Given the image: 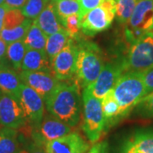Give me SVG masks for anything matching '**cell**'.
I'll return each instance as SVG.
<instances>
[{
    "label": "cell",
    "mask_w": 153,
    "mask_h": 153,
    "mask_svg": "<svg viewBox=\"0 0 153 153\" xmlns=\"http://www.w3.org/2000/svg\"><path fill=\"white\" fill-rule=\"evenodd\" d=\"M118 153H153V131L134 132L122 143Z\"/></svg>",
    "instance_id": "obj_15"
},
{
    "label": "cell",
    "mask_w": 153,
    "mask_h": 153,
    "mask_svg": "<svg viewBox=\"0 0 153 153\" xmlns=\"http://www.w3.org/2000/svg\"><path fill=\"white\" fill-rule=\"evenodd\" d=\"M77 47L75 75L77 84L86 88L95 81L105 64L101 52L96 44L83 42L77 44Z\"/></svg>",
    "instance_id": "obj_3"
},
{
    "label": "cell",
    "mask_w": 153,
    "mask_h": 153,
    "mask_svg": "<svg viewBox=\"0 0 153 153\" xmlns=\"http://www.w3.org/2000/svg\"><path fill=\"white\" fill-rule=\"evenodd\" d=\"M151 32H153V0H139L125 24V38L132 44Z\"/></svg>",
    "instance_id": "obj_6"
},
{
    "label": "cell",
    "mask_w": 153,
    "mask_h": 153,
    "mask_svg": "<svg viewBox=\"0 0 153 153\" xmlns=\"http://www.w3.org/2000/svg\"><path fill=\"white\" fill-rule=\"evenodd\" d=\"M116 16V1L105 0L82 18L81 29L87 36H94L111 27Z\"/></svg>",
    "instance_id": "obj_7"
},
{
    "label": "cell",
    "mask_w": 153,
    "mask_h": 153,
    "mask_svg": "<svg viewBox=\"0 0 153 153\" xmlns=\"http://www.w3.org/2000/svg\"><path fill=\"white\" fill-rule=\"evenodd\" d=\"M116 1V17L117 22L125 25L130 19L133 11L139 0H115Z\"/></svg>",
    "instance_id": "obj_26"
},
{
    "label": "cell",
    "mask_w": 153,
    "mask_h": 153,
    "mask_svg": "<svg viewBox=\"0 0 153 153\" xmlns=\"http://www.w3.org/2000/svg\"><path fill=\"white\" fill-rule=\"evenodd\" d=\"M7 10H8V9L4 4L0 6V32L4 28V19Z\"/></svg>",
    "instance_id": "obj_37"
},
{
    "label": "cell",
    "mask_w": 153,
    "mask_h": 153,
    "mask_svg": "<svg viewBox=\"0 0 153 153\" xmlns=\"http://www.w3.org/2000/svg\"><path fill=\"white\" fill-rule=\"evenodd\" d=\"M22 71H45L53 73L51 63L45 50L36 49L27 50L22 61Z\"/></svg>",
    "instance_id": "obj_16"
},
{
    "label": "cell",
    "mask_w": 153,
    "mask_h": 153,
    "mask_svg": "<svg viewBox=\"0 0 153 153\" xmlns=\"http://www.w3.org/2000/svg\"><path fill=\"white\" fill-rule=\"evenodd\" d=\"M112 94L123 118L146 95L143 74L133 71L123 73L112 88Z\"/></svg>",
    "instance_id": "obj_2"
},
{
    "label": "cell",
    "mask_w": 153,
    "mask_h": 153,
    "mask_svg": "<svg viewBox=\"0 0 153 153\" xmlns=\"http://www.w3.org/2000/svg\"><path fill=\"white\" fill-rule=\"evenodd\" d=\"M82 130L89 142H97L105 130V120L103 115L101 101L84 88L82 93Z\"/></svg>",
    "instance_id": "obj_4"
},
{
    "label": "cell",
    "mask_w": 153,
    "mask_h": 153,
    "mask_svg": "<svg viewBox=\"0 0 153 153\" xmlns=\"http://www.w3.org/2000/svg\"><path fill=\"white\" fill-rule=\"evenodd\" d=\"M100 101L105 120V128H109L123 119L120 107L113 96L112 89L106 94Z\"/></svg>",
    "instance_id": "obj_20"
},
{
    "label": "cell",
    "mask_w": 153,
    "mask_h": 153,
    "mask_svg": "<svg viewBox=\"0 0 153 153\" xmlns=\"http://www.w3.org/2000/svg\"><path fill=\"white\" fill-rule=\"evenodd\" d=\"M86 153H109L108 143L105 141L96 143Z\"/></svg>",
    "instance_id": "obj_34"
},
{
    "label": "cell",
    "mask_w": 153,
    "mask_h": 153,
    "mask_svg": "<svg viewBox=\"0 0 153 153\" xmlns=\"http://www.w3.org/2000/svg\"><path fill=\"white\" fill-rule=\"evenodd\" d=\"M49 114L67 125L75 127L81 113V98L77 83L60 82L45 100Z\"/></svg>",
    "instance_id": "obj_1"
},
{
    "label": "cell",
    "mask_w": 153,
    "mask_h": 153,
    "mask_svg": "<svg viewBox=\"0 0 153 153\" xmlns=\"http://www.w3.org/2000/svg\"><path fill=\"white\" fill-rule=\"evenodd\" d=\"M51 0H27L21 9L25 18L35 20L48 5Z\"/></svg>",
    "instance_id": "obj_27"
},
{
    "label": "cell",
    "mask_w": 153,
    "mask_h": 153,
    "mask_svg": "<svg viewBox=\"0 0 153 153\" xmlns=\"http://www.w3.org/2000/svg\"><path fill=\"white\" fill-rule=\"evenodd\" d=\"M27 0H4V5L5 6L8 10H15L19 9L21 10L24 4L27 3Z\"/></svg>",
    "instance_id": "obj_35"
},
{
    "label": "cell",
    "mask_w": 153,
    "mask_h": 153,
    "mask_svg": "<svg viewBox=\"0 0 153 153\" xmlns=\"http://www.w3.org/2000/svg\"><path fill=\"white\" fill-rule=\"evenodd\" d=\"M71 127L52 115L44 116L40 125L31 130L30 138L46 144L71 133Z\"/></svg>",
    "instance_id": "obj_12"
},
{
    "label": "cell",
    "mask_w": 153,
    "mask_h": 153,
    "mask_svg": "<svg viewBox=\"0 0 153 153\" xmlns=\"http://www.w3.org/2000/svg\"><path fill=\"white\" fill-rule=\"evenodd\" d=\"M123 72V62L106 63L95 81L84 88L95 98L101 100L113 88L117 81Z\"/></svg>",
    "instance_id": "obj_11"
},
{
    "label": "cell",
    "mask_w": 153,
    "mask_h": 153,
    "mask_svg": "<svg viewBox=\"0 0 153 153\" xmlns=\"http://www.w3.org/2000/svg\"><path fill=\"white\" fill-rule=\"evenodd\" d=\"M33 22L31 19L27 18L22 24L17 26L16 27L12 29L3 28L2 31L0 32V38H2L7 44H10L18 40H22L25 38Z\"/></svg>",
    "instance_id": "obj_24"
},
{
    "label": "cell",
    "mask_w": 153,
    "mask_h": 153,
    "mask_svg": "<svg viewBox=\"0 0 153 153\" xmlns=\"http://www.w3.org/2000/svg\"><path fill=\"white\" fill-rule=\"evenodd\" d=\"M19 74L22 82L34 89L44 101L60 82L51 72L22 71Z\"/></svg>",
    "instance_id": "obj_13"
},
{
    "label": "cell",
    "mask_w": 153,
    "mask_h": 153,
    "mask_svg": "<svg viewBox=\"0 0 153 153\" xmlns=\"http://www.w3.org/2000/svg\"><path fill=\"white\" fill-rule=\"evenodd\" d=\"M55 11L60 21L71 15L80 16V4L78 0H52Z\"/></svg>",
    "instance_id": "obj_25"
},
{
    "label": "cell",
    "mask_w": 153,
    "mask_h": 153,
    "mask_svg": "<svg viewBox=\"0 0 153 153\" xmlns=\"http://www.w3.org/2000/svg\"><path fill=\"white\" fill-rule=\"evenodd\" d=\"M7 47L8 44L0 38V65L8 66V57H7Z\"/></svg>",
    "instance_id": "obj_36"
},
{
    "label": "cell",
    "mask_w": 153,
    "mask_h": 153,
    "mask_svg": "<svg viewBox=\"0 0 153 153\" xmlns=\"http://www.w3.org/2000/svg\"><path fill=\"white\" fill-rule=\"evenodd\" d=\"M88 150V143L76 132L45 144L46 153H86Z\"/></svg>",
    "instance_id": "obj_14"
},
{
    "label": "cell",
    "mask_w": 153,
    "mask_h": 153,
    "mask_svg": "<svg viewBox=\"0 0 153 153\" xmlns=\"http://www.w3.org/2000/svg\"><path fill=\"white\" fill-rule=\"evenodd\" d=\"M48 36L33 22L27 33L23 38V42L27 49L45 50Z\"/></svg>",
    "instance_id": "obj_22"
},
{
    "label": "cell",
    "mask_w": 153,
    "mask_h": 153,
    "mask_svg": "<svg viewBox=\"0 0 153 153\" xmlns=\"http://www.w3.org/2000/svg\"><path fill=\"white\" fill-rule=\"evenodd\" d=\"M77 52V44L73 41V38H70L66 46L52 60V71L59 81L69 80L75 75Z\"/></svg>",
    "instance_id": "obj_10"
},
{
    "label": "cell",
    "mask_w": 153,
    "mask_h": 153,
    "mask_svg": "<svg viewBox=\"0 0 153 153\" xmlns=\"http://www.w3.org/2000/svg\"><path fill=\"white\" fill-rule=\"evenodd\" d=\"M81 21L82 18L80 16L75 14L63 19L62 21H60V23L63 28H65V30L67 32L70 38H76L81 29Z\"/></svg>",
    "instance_id": "obj_28"
},
{
    "label": "cell",
    "mask_w": 153,
    "mask_h": 153,
    "mask_svg": "<svg viewBox=\"0 0 153 153\" xmlns=\"http://www.w3.org/2000/svg\"><path fill=\"white\" fill-rule=\"evenodd\" d=\"M17 100L27 117L31 130L40 125L44 116V100L34 89L22 82L18 91Z\"/></svg>",
    "instance_id": "obj_8"
},
{
    "label": "cell",
    "mask_w": 153,
    "mask_h": 153,
    "mask_svg": "<svg viewBox=\"0 0 153 153\" xmlns=\"http://www.w3.org/2000/svg\"><path fill=\"white\" fill-rule=\"evenodd\" d=\"M27 125V117L17 99L0 90V126L21 130Z\"/></svg>",
    "instance_id": "obj_9"
},
{
    "label": "cell",
    "mask_w": 153,
    "mask_h": 153,
    "mask_svg": "<svg viewBox=\"0 0 153 153\" xmlns=\"http://www.w3.org/2000/svg\"><path fill=\"white\" fill-rule=\"evenodd\" d=\"M22 81L20 74L9 66L0 65V90L16 98Z\"/></svg>",
    "instance_id": "obj_18"
},
{
    "label": "cell",
    "mask_w": 153,
    "mask_h": 153,
    "mask_svg": "<svg viewBox=\"0 0 153 153\" xmlns=\"http://www.w3.org/2000/svg\"><path fill=\"white\" fill-rule=\"evenodd\" d=\"M22 153H46L45 144L31 138V141L23 148Z\"/></svg>",
    "instance_id": "obj_32"
},
{
    "label": "cell",
    "mask_w": 153,
    "mask_h": 153,
    "mask_svg": "<svg viewBox=\"0 0 153 153\" xmlns=\"http://www.w3.org/2000/svg\"><path fill=\"white\" fill-rule=\"evenodd\" d=\"M137 111L148 117H153V92L148 94L136 105Z\"/></svg>",
    "instance_id": "obj_30"
},
{
    "label": "cell",
    "mask_w": 153,
    "mask_h": 153,
    "mask_svg": "<svg viewBox=\"0 0 153 153\" xmlns=\"http://www.w3.org/2000/svg\"><path fill=\"white\" fill-rule=\"evenodd\" d=\"M25 16L22 15V11L19 9L8 10L4 19V28L12 29L16 27L25 21Z\"/></svg>",
    "instance_id": "obj_29"
},
{
    "label": "cell",
    "mask_w": 153,
    "mask_h": 153,
    "mask_svg": "<svg viewBox=\"0 0 153 153\" xmlns=\"http://www.w3.org/2000/svg\"><path fill=\"white\" fill-rule=\"evenodd\" d=\"M33 22L47 36L56 33L61 28H63L58 15L55 11V6L52 0L49 2V4L45 7V9L40 13V15L34 20Z\"/></svg>",
    "instance_id": "obj_17"
},
{
    "label": "cell",
    "mask_w": 153,
    "mask_h": 153,
    "mask_svg": "<svg viewBox=\"0 0 153 153\" xmlns=\"http://www.w3.org/2000/svg\"><path fill=\"white\" fill-rule=\"evenodd\" d=\"M126 71L143 73L153 67V32L146 33L132 43L128 55L122 61Z\"/></svg>",
    "instance_id": "obj_5"
},
{
    "label": "cell",
    "mask_w": 153,
    "mask_h": 153,
    "mask_svg": "<svg viewBox=\"0 0 153 153\" xmlns=\"http://www.w3.org/2000/svg\"><path fill=\"white\" fill-rule=\"evenodd\" d=\"M143 81L146 88V95L153 92V67L143 72Z\"/></svg>",
    "instance_id": "obj_33"
},
{
    "label": "cell",
    "mask_w": 153,
    "mask_h": 153,
    "mask_svg": "<svg viewBox=\"0 0 153 153\" xmlns=\"http://www.w3.org/2000/svg\"><path fill=\"white\" fill-rule=\"evenodd\" d=\"M27 50V49L23 42V39L8 44L7 47L8 60L10 62L13 69H15L16 71H22V61Z\"/></svg>",
    "instance_id": "obj_23"
},
{
    "label": "cell",
    "mask_w": 153,
    "mask_h": 153,
    "mask_svg": "<svg viewBox=\"0 0 153 153\" xmlns=\"http://www.w3.org/2000/svg\"><path fill=\"white\" fill-rule=\"evenodd\" d=\"M22 151L18 130L0 126V153H22Z\"/></svg>",
    "instance_id": "obj_19"
},
{
    "label": "cell",
    "mask_w": 153,
    "mask_h": 153,
    "mask_svg": "<svg viewBox=\"0 0 153 153\" xmlns=\"http://www.w3.org/2000/svg\"><path fill=\"white\" fill-rule=\"evenodd\" d=\"M105 0H78L80 4V17L82 18L88 12L100 6Z\"/></svg>",
    "instance_id": "obj_31"
},
{
    "label": "cell",
    "mask_w": 153,
    "mask_h": 153,
    "mask_svg": "<svg viewBox=\"0 0 153 153\" xmlns=\"http://www.w3.org/2000/svg\"><path fill=\"white\" fill-rule=\"evenodd\" d=\"M70 38H71L69 37L65 28H61L58 32L48 36L45 46V52L49 57L50 63L66 46Z\"/></svg>",
    "instance_id": "obj_21"
},
{
    "label": "cell",
    "mask_w": 153,
    "mask_h": 153,
    "mask_svg": "<svg viewBox=\"0 0 153 153\" xmlns=\"http://www.w3.org/2000/svg\"><path fill=\"white\" fill-rule=\"evenodd\" d=\"M4 0H0V6L2 5L3 4H4Z\"/></svg>",
    "instance_id": "obj_38"
}]
</instances>
